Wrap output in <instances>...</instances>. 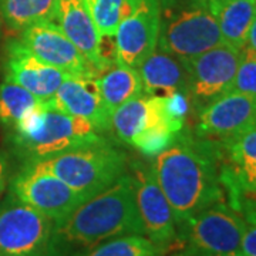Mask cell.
I'll return each instance as SVG.
<instances>
[{
    "label": "cell",
    "instance_id": "5b68a950",
    "mask_svg": "<svg viewBox=\"0 0 256 256\" xmlns=\"http://www.w3.org/2000/svg\"><path fill=\"white\" fill-rule=\"evenodd\" d=\"M158 48L188 62L224 43L208 0H158Z\"/></svg>",
    "mask_w": 256,
    "mask_h": 256
},
{
    "label": "cell",
    "instance_id": "4dcf8cb0",
    "mask_svg": "<svg viewBox=\"0 0 256 256\" xmlns=\"http://www.w3.org/2000/svg\"><path fill=\"white\" fill-rule=\"evenodd\" d=\"M245 46L254 48L256 52V18H254L252 24H250V28H249V33H248L246 38V44Z\"/></svg>",
    "mask_w": 256,
    "mask_h": 256
},
{
    "label": "cell",
    "instance_id": "ffe728a7",
    "mask_svg": "<svg viewBox=\"0 0 256 256\" xmlns=\"http://www.w3.org/2000/svg\"><path fill=\"white\" fill-rule=\"evenodd\" d=\"M97 77L102 100L112 112L121 104L142 96V84L137 68L114 63Z\"/></svg>",
    "mask_w": 256,
    "mask_h": 256
},
{
    "label": "cell",
    "instance_id": "7c38bea8",
    "mask_svg": "<svg viewBox=\"0 0 256 256\" xmlns=\"http://www.w3.org/2000/svg\"><path fill=\"white\" fill-rule=\"evenodd\" d=\"M195 118L194 132L220 146L256 124V98L228 92L212 101Z\"/></svg>",
    "mask_w": 256,
    "mask_h": 256
},
{
    "label": "cell",
    "instance_id": "603a6c76",
    "mask_svg": "<svg viewBox=\"0 0 256 256\" xmlns=\"http://www.w3.org/2000/svg\"><path fill=\"white\" fill-rule=\"evenodd\" d=\"M43 101L18 84L3 80L0 84V124L12 130L28 111Z\"/></svg>",
    "mask_w": 256,
    "mask_h": 256
},
{
    "label": "cell",
    "instance_id": "4fadbf2b",
    "mask_svg": "<svg viewBox=\"0 0 256 256\" xmlns=\"http://www.w3.org/2000/svg\"><path fill=\"white\" fill-rule=\"evenodd\" d=\"M18 40L40 62L64 73L78 77H97V73L84 56L52 20L37 22L23 28Z\"/></svg>",
    "mask_w": 256,
    "mask_h": 256
},
{
    "label": "cell",
    "instance_id": "3957f363",
    "mask_svg": "<svg viewBox=\"0 0 256 256\" xmlns=\"http://www.w3.org/2000/svg\"><path fill=\"white\" fill-rule=\"evenodd\" d=\"M8 141L22 162L42 160L80 146L116 142L92 122L56 110L50 100L28 111L9 130Z\"/></svg>",
    "mask_w": 256,
    "mask_h": 256
},
{
    "label": "cell",
    "instance_id": "d6a6232c",
    "mask_svg": "<svg viewBox=\"0 0 256 256\" xmlns=\"http://www.w3.org/2000/svg\"><path fill=\"white\" fill-rule=\"evenodd\" d=\"M184 250V249H182ZM228 256H242V255H228Z\"/></svg>",
    "mask_w": 256,
    "mask_h": 256
},
{
    "label": "cell",
    "instance_id": "5bb4252c",
    "mask_svg": "<svg viewBox=\"0 0 256 256\" xmlns=\"http://www.w3.org/2000/svg\"><path fill=\"white\" fill-rule=\"evenodd\" d=\"M72 74H67L43 63L28 52L18 38L9 40L4 47L3 77L14 82L40 100H50L62 86V82Z\"/></svg>",
    "mask_w": 256,
    "mask_h": 256
},
{
    "label": "cell",
    "instance_id": "52a82bcc",
    "mask_svg": "<svg viewBox=\"0 0 256 256\" xmlns=\"http://www.w3.org/2000/svg\"><path fill=\"white\" fill-rule=\"evenodd\" d=\"M54 220L18 201L0 200V256H47Z\"/></svg>",
    "mask_w": 256,
    "mask_h": 256
},
{
    "label": "cell",
    "instance_id": "83f0119b",
    "mask_svg": "<svg viewBox=\"0 0 256 256\" xmlns=\"http://www.w3.org/2000/svg\"><path fill=\"white\" fill-rule=\"evenodd\" d=\"M225 200L246 222L256 224V180L244 188L226 192Z\"/></svg>",
    "mask_w": 256,
    "mask_h": 256
},
{
    "label": "cell",
    "instance_id": "ba28073f",
    "mask_svg": "<svg viewBox=\"0 0 256 256\" xmlns=\"http://www.w3.org/2000/svg\"><path fill=\"white\" fill-rule=\"evenodd\" d=\"M239 58L240 48L222 43L186 62V94L194 117L230 90Z\"/></svg>",
    "mask_w": 256,
    "mask_h": 256
},
{
    "label": "cell",
    "instance_id": "4316f807",
    "mask_svg": "<svg viewBox=\"0 0 256 256\" xmlns=\"http://www.w3.org/2000/svg\"><path fill=\"white\" fill-rule=\"evenodd\" d=\"M175 132L165 127H151L140 131L134 141L132 146L140 150L141 154L146 156H156L162 152L166 146L175 140Z\"/></svg>",
    "mask_w": 256,
    "mask_h": 256
},
{
    "label": "cell",
    "instance_id": "1f68e13d",
    "mask_svg": "<svg viewBox=\"0 0 256 256\" xmlns=\"http://www.w3.org/2000/svg\"><path fill=\"white\" fill-rule=\"evenodd\" d=\"M175 256H192V255H190L188 252H185V250H182L181 254H178V255H175Z\"/></svg>",
    "mask_w": 256,
    "mask_h": 256
},
{
    "label": "cell",
    "instance_id": "2e32d148",
    "mask_svg": "<svg viewBox=\"0 0 256 256\" xmlns=\"http://www.w3.org/2000/svg\"><path fill=\"white\" fill-rule=\"evenodd\" d=\"M53 22L63 30L96 73L100 74L107 68L102 58V37L82 0H57Z\"/></svg>",
    "mask_w": 256,
    "mask_h": 256
},
{
    "label": "cell",
    "instance_id": "ac0fdd59",
    "mask_svg": "<svg viewBox=\"0 0 256 256\" xmlns=\"http://www.w3.org/2000/svg\"><path fill=\"white\" fill-rule=\"evenodd\" d=\"M144 96H170L188 87L186 62L158 48L137 67Z\"/></svg>",
    "mask_w": 256,
    "mask_h": 256
},
{
    "label": "cell",
    "instance_id": "cb8c5ba5",
    "mask_svg": "<svg viewBox=\"0 0 256 256\" xmlns=\"http://www.w3.org/2000/svg\"><path fill=\"white\" fill-rule=\"evenodd\" d=\"M168 250L144 235H122L94 248L87 256H165Z\"/></svg>",
    "mask_w": 256,
    "mask_h": 256
},
{
    "label": "cell",
    "instance_id": "9a60e30c",
    "mask_svg": "<svg viewBox=\"0 0 256 256\" xmlns=\"http://www.w3.org/2000/svg\"><path fill=\"white\" fill-rule=\"evenodd\" d=\"M50 101L56 110L86 120L102 134H110L111 111L101 97L97 77L70 76Z\"/></svg>",
    "mask_w": 256,
    "mask_h": 256
},
{
    "label": "cell",
    "instance_id": "f546056e",
    "mask_svg": "<svg viewBox=\"0 0 256 256\" xmlns=\"http://www.w3.org/2000/svg\"><path fill=\"white\" fill-rule=\"evenodd\" d=\"M10 176H12V165L10 156L6 151L0 148V200L3 198L4 192L9 186Z\"/></svg>",
    "mask_w": 256,
    "mask_h": 256
},
{
    "label": "cell",
    "instance_id": "8fae6325",
    "mask_svg": "<svg viewBox=\"0 0 256 256\" xmlns=\"http://www.w3.org/2000/svg\"><path fill=\"white\" fill-rule=\"evenodd\" d=\"M134 182V196L144 236L154 244L171 249L178 244L174 212L162 190L156 182L152 168L146 161L130 162Z\"/></svg>",
    "mask_w": 256,
    "mask_h": 256
},
{
    "label": "cell",
    "instance_id": "7402d4cb",
    "mask_svg": "<svg viewBox=\"0 0 256 256\" xmlns=\"http://www.w3.org/2000/svg\"><path fill=\"white\" fill-rule=\"evenodd\" d=\"M146 117V96H138L121 104L111 112V130L114 141L132 146V141L144 127Z\"/></svg>",
    "mask_w": 256,
    "mask_h": 256
},
{
    "label": "cell",
    "instance_id": "277c9868",
    "mask_svg": "<svg viewBox=\"0 0 256 256\" xmlns=\"http://www.w3.org/2000/svg\"><path fill=\"white\" fill-rule=\"evenodd\" d=\"M22 164H30L53 174L86 201L127 174L130 158L126 151L111 141L80 146Z\"/></svg>",
    "mask_w": 256,
    "mask_h": 256
},
{
    "label": "cell",
    "instance_id": "d6986e66",
    "mask_svg": "<svg viewBox=\"0 0 256 256\" xmlns=\"http://www.w3.org/2000/svg\"><path fill=\"white\" fill-rule=\"evenodd\" d=\"M210 9L216 18L224 43L242 48L256 18V0H208Z\"/></svg>",
    "mask_w": 256,
    "mask_h": 256
},
{
    "label": "cell",
    "instance_id": "6da1fadb",
    "mask_svg": "<svg viewBox=\"0 0 256 256\" xmlns=\"http://www.w3.org/2000/svg\"><path fill=\"white\" fill-rule=\"evenodd\" d=\"M150 164L172 208L176 226L196 212L225 200L220 146L185 127Z\"/></svg>",
    "mask_w": 256,
    "mask_h": 256
},
{
    "label": "cell",
    "instance_id": "44dd1931",
    "mask_svg": "<svg viewBox=\"0 0 256 256\" xmlns=\"http://www.w3.org/2000/svg\"><path fill=\"white\" fill-rule=\"evenodd\" d=\"M57 0H0V18L12 32L20 33L37 22L54 18Z\"/></svg>",
    "mask_w": 256,
    "mask_h": 256
},
{
    "label": "cell",
    "instance_id": "484cf974",
    "mask_svg": "<svg viewBox=\"0 0 256 256\" xmlns=\"http://www.w3.org/2000/svg\"><path fill=\"white\" fill-rule=\"evenodd\" d=\"M229 92L246 94L256 98V52L250 47L240 48L238 70Z\"/></svg>",
    "mask_w": 256,
    "mask_h": 256
},
{
    "label": "cell",
    "instance_id": "30bf717a",
    "mask_svg": "<svg viewBox=\"0 0 256 256\" xmlns=\"http://www.w3.org/2000/svg\"><path fill=\"white\" fill-rule=\"evenodd\" d=\"M8 192L54 222L63 220L84 200L53 174L22 164L10 176Z\"/></svg>",
    "mask_w": 256,
    "mask_h": 256
},
{
    "label": "cell",
    "instance_id": "d4e9b609",
    "mask_svg": "<svg viewBox=\"0 0 256 256\" xmlns=\"http://www.w3.org/2000/svg\"><path fill=\"white\" fill-rule=\"evenodd\" d=\"M92 14V22L104 38H112L118 26L124 0H82Z\"/></svg>",
    "mask_w": 256,
    "mask_h": 256
},
{
    "label": "cell",
    "instance_id": "7a4b0ae2",
    "mask_svg": "<svg viewBox=\"0 0 256 256\" xmlns=\"http://www.w3.org/2000/svg\"><path fill=\"white\" fill-rule=\"evenodd\" d=\"M122 235H144L130 172L54 222L47 256H87Z\"/></svg>",
    "mask_w": 256,
    "mask_h": 256
},
{
    "label": "cell",
    "instance_id": "9c48e42d",
    "mask_svg": "<svg viewBox=\"0 0 256 256\" xmlns=\"http://www.w3.org/2000/svg\"><path fill=\"white\" fill-rule=\"evenodd\" d=\"M160 2L124 0L114 34L117 63L137 68L158 46Z\"/></svg>",
    "mask_w": 256,
    "mask_h": 256
},
{
    "label": "cell",
    "instance_id": "8992f818",
    "mask_svg": "<svg viewBox=\"0 0 256 256\" xmlns=\"http://www.w3.org/2000/svg\"><path fill=\"white\" fill-rule=\"evenodd\" d=\"M245 224L226 200H222L176 226L178 245L192 256L239 255Z\"/></svg>",
    "mask_w": 256,
    "mask_h": 256
},
{
    "label": "cell",
    "instance_id": "f1b7e54d",
    "mask_svg": "<svg viewBox=\"0 0 256 256\" xmlns=\"http://www.w3.org/2000/svg\"><path fill=\"white\" fill-rule=\"evenodd\" d=\"M239 255L256 256V224H252V222L245 224L244 235H242V240H240Z\"/></svg>",
    "mask_w": 256,
    "mask_h": 256
},
{
    "label": "cell",
    "instance_id": "e0dca14e",
    "mask_svg": "<svg viewBox=\"0 0 256 256\" xmlns=\"http://www.w3.org/2000/svg\"><path fill=\"white\" fill-rule=\"evenodd\" d=\"M220 146V144H218ZM224 192L244 188L256 180V124L220 146Z\"/></svg>",
    "mask_w": 256,
    "mask_h": 256
}]
</instances>
